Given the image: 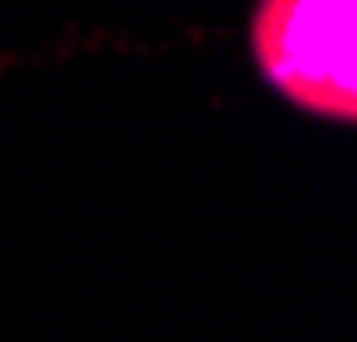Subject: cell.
<instances>
[{"label": "cell", "instance_id": "6da1fadb", "mask_svg": "<svg viewBox=\"0 0 357 342\" xmlns=\"http://www.w3.org/2000/svg\"><path fill=\"white\" fill-rule=\"evenodd\" d=\"M251 54L285 102L357 125V0H256Z\"/></svg>", "mask_w": 357, "mask_h": 342}]
</instances>
